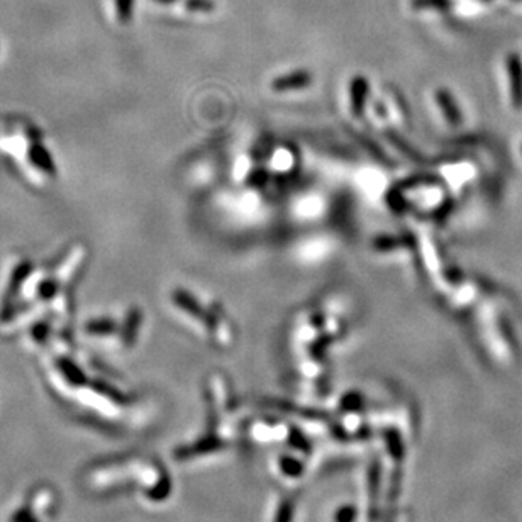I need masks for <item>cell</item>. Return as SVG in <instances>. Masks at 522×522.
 <instances>
[{"mask_svg":"<svg viewBox=\"0 0 522 522\" xmlns=\"http://www.w3.org/2000/svg\"><path fill=\"white\" fill-rule=\"evenodd\" d=\"M511 92H512V102H514L516 107L522 105V66L521 63L517 62V58H511Z\"/></svg>","mask_w":522,"mask_h":522,"instance_id":"5","label":"cell"},{"mask_svg":"<svg viewBox=\"0 0 522 522\" xmlns=\"http://www.w3.org/2000/svg\"><path fill=\"white\" fill-rule=\"evenodd\" d=\"M368 92V83L365 79L358 76L351 83V107H353L354 115H361L363 105H365V97Z\"/></svg>","mask_w":522,"mask_h":522,"instance_id":"3","label":"cell"},{"mask_svg":"<svg viewBox=\"0 0 522 522\" xmlns=\"http://www.w3.org/2000/svg\"><path fill=\"white\" fill-rule=\"evenodd\" d=\"M436 102H438L441 109H443L444 117L448 119V122L451 124V126H456V124H460V121H461L460 110H458L456 102L453 100L451 93H449L448 90H444V88L438 90V92H436Z\"/></svg>","mask_w":522,"mask_h":522,"instance_id":"2","label":"cell"},{"mask_svg":"<svg viewBox=\"0 0 522 522\" xmlns=\"http://www.w3.org/2000/svg\"><path fill=\"white\" fill-rule=\"evenodd\" d=\"M312 76L307 74V71H298V74H292V75H285L280 76V79L273 80L272 88L277 90V92H286V90H297V88H303L307 85H311Z\"/></svg>","mask_w":522,"mask_h":522,"instance_id":"1","label":"cell"},{"mask_svg":"<svg viewBox=\"0 0 522 522\" xmlns=\"http://www.w3.org/2000/svg\"><path fill=\"white\" fill-rule=\"evenodd\" d=\"M173 302L177 303L180 309L187 311L194 318H204V311L200 307V303L195 302V298L188 292H185V290H177L173 294Z\"/></svg>","mask_w":522,"mask_h":522,"instance_id":"4","label":"cell"}]
</instances>
